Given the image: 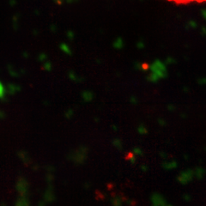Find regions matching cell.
<instances>
[{
  "instance_id": "obj_1",
  "label": "cell",
  "mask_w": 206,
  "mask_h": 206,
  "mask_svg": "<svg viewBox=\"0 0 206 206\" xmlns=\"http://www.w3.org/2000/svg\"><path fill=\"white\" fill-rule=\"evenodd\" d=\"M170 3H173L176 4H203L206 3V0H166Z\"/></svg>"
},
{
  "instance_id": "obj_2",
  "label": "cell",
  "mask_w": 206,
  "mask_h": 206,
  "mask_svg": "<svg viewBox=\"0 0 206 206\" xmlns=\"http://www.w3.org/2000/svg\"><path fill=\"white\" fill-rule=\"evenodd\" d=\"M151 202H152V206H165L166 205V202L164 200V198L160 196V195H154L152 197V199H151Z\"/></svg>"
},
{
  "instance_id": "obj_3",
  "label": "cell",
  "mask_w": 206,
  "mask_h": 206,
  "mask_svg": "<svg viewBox=\"0 0 206 206\" xmlns=\"http://www.w3.org/2000/svg\"><path fill=\"white\" fill-rule=\"evenodd\" d=\"M4 96V88L0 83V98H3Z\"/></svg>"
},
{
  "instance_id": "obj_4",
  "label": "cell",
  "mask_w": 206,
  "mask_h": 206,
  "mask_svg": "<svg viewBox=\"0 0 206 206\" xmlns=\"http://www.w3.org/2000/svg\"><path fill=\"white\" fill-rule=\"evenodd\" d=\"M165 206H172V205H165Z\"/></svg>"
}]
</instances>
